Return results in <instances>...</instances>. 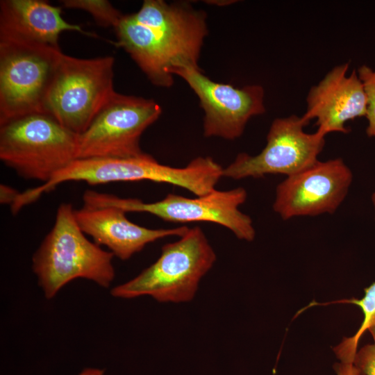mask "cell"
<instances>
[{
	"label": "cell",
	"mask_w": 375,
	"mask_h": 375,
	"mask_svg": "<svg viewBox=\"0 0 375 375\" xmlns=\"http://www.w3.org/2000/svg\"><path fill=\"white\" fill-rule=\"evenodd\" d=\"M115 44L124 49L155 85L169 88L172 69L199 67L208 34L206 16L187 2L145 0L135 12L123 15L115 28Z\"/></svg>",
	"instance_id": "cell-1"
},
{
	"label": "cell",
	"mask_w": 375,
	"mask_h": 375,
	"mask_svg": "<svg viewBox=\"0 0 375 375\" xmlns=\"http://www.w3.org/2000/svg\"><path fill=\"white\" fill-rule=\"evenodd\" d=\"M113 256L85 237L72 206L64 203L58 208L52 229L33 256V269L49 299L78 278L109 287L115 278Z\"/></svg>",
	"instance_id": "cell-2"
},
{
	"label": "cell",
	"mask_w": 375,
	"mask_h": 375,
	"mask_svg": "<svg viewBox=\"0 0 375 375\" xmlns=\"http://www.w3.org/2000/svg\"><path fill=\"white\" fill-rule=\"evenodd\" d=\"M223 168L210 157H198L185 167H173L158 162L146 153L137 158L76 159L42 185L30 189L36 201L42 194L67 181H85L90 185L122 181H151L183 188L197 196L214 190Z\"/></svg>",
	"instance_id": "cell-3"
},
{
	"label": "cell",
	"mask_w": 375,
	"mask_h": 375,
	"mask_svg": "<svg viewBox=\"0 0 375 375\" xmlns=\"http://www.w3.org/2000/svg\"><path fill=\"white\" fill-rule=\"evenodd\" d=\"M215 260V253L201 228H189L178 240L165 244L155 262L112 288L111 294L122 299L148 295L162 303L188 302Z\"/></svg>",
	"instance_id": "cell-4"
},
{
	"label": "cell",
	"mask_w": 375,
	"mask_h": 375,
	"mask_svg": "<svg viewBox=\"0 0 375 375\" xmlns=\"http://www.w3.org/2000/svg\"><path fill=\"white\" fill-rule=\"evenodd\" d=\"M0 159L19 176L45 183L76 159L78 135L47 113L0 125Z\"/></svg>",
	"instance_id": "cell-5"
},
{
	"label": "cell",
	"mask_w": 375,
	"mask_h": 375,
	"mask_svg": "<svg viewBox=\"0 0 375 375\" xmlns=\"http://www.w3.org/2000/svg\"><path fill=\"white\" fill-rule=\"evenodd\" d=\"M63 53L60 49L0 40V125L46 113V103Z\"/></svg>",
	"instance_id": "cell-6"
},
{
	"label": "cell",
	"mask_w": 375,
	"mask_h": 375,
	"mask_svg": "<svg viewBox=\"0 0 375 375\" xmlns=\"http://www.w3.org/2000/svg\"><path fill=\"white\" fill-rule=\"evenodd\" d=\"M112 56L79 58L62 54L49 91L46 113L80 135L115 92Z\"/></svg>",
	"instance_id": "cell-7"
},
{
	"label": "cell",
	"mask_w": 375,
	"mask_h": 375,
	"mask_svg": "<svg viewBox=\"0 0 375 375\" xmlns=\"http://www.w3.org/2000/svg\"><path fill=\"white\" fill-rule=\"evenodd\" d=\"M247 197L245 189L240 187L226 191L215 189L192 199L168 194L160 201L145 203L138 199L121 198L88 190L83 201L85 207L112 206L126 212H148L168 222L216 223L229 229L238 239L251 242L256 236L252 219L239 209Z\"/></svg>",
	"instance_id": "cell-8"
},
{
	"label": "cell",
	"mask_w": 375,
	"mask_h": 375,
	"mask_svg": "<svg viewBox=\"0 0 375 375\" xmlns=\"http://www.w3.org/2000/svg\"><path fill=\"white\" fill-rule=\"evenodd\" d=\"M154 100L115 92L78 135L76 159L140 157L143 132L160 117Z\"/></svg>",
	"instance_id": "cell-9"
},
{
	"label": "cell",
	"mask_w": 375,
	"mask_h": 375,
	"mask_svg": "<svg viewBox=\"0 0 375 375\" xmlns=\"http://www.w3.org/2000/svg\"><path fill=\"white\" fill-rule=\"evenodd\" d=\"M303 116L276 118L267 135V143L257 155L238 154L223 169V176L233 179L260 178L267 174H295L315 163L325 144V135L308 133L309 124Z\"/></svg>",
	"instance_id": "cell-10"
},
{
	"label": "cell",
	"mask_w": 375,
	"mask_h": 375,
	"mask_svg": "<svg viewBox=\"0 0 375 375\" xmlns=\"http://www.w3.org/2000/svg\"><path fill=\"white\" fill-rule=\"evenodd\" d=\"M171 74L182 78L199 98L203 110V135L234 140L242 135L249 120L262 115L265 90L260 85L240 88L215 82L200 67L183 66Z\"/></svg>",
	"instance_id": "cell-11"
},
{
	"label": "cell",
	"mask_w": 375,
	"mask_h": 375,
	"mask_svg": "<svg viewBox=\"0 0 375 375\" xmlns=\"http://www.w3.org/2000/svg\"><path fill=\"white\" fill-rule=\"evenodd\" d=\"M352 179V172L342 158L317 160L276 186L273 209L284 220L334 213Z\"/></svg>",
	"instance_id": "cell-12"
},
{
	"label": "cell",
	"mask_w": 375,
	"mask_h": 375,
	"mask_svg": "<svg viewBox=\"0 0 375 375\" xmlns=\"http://www.w3.org/2000/svg\"><path fill=\"white\" fill-rule=\"evenodd\" d=\"M349 63L334 67L315 85L307 97V109L302 115L310 122L316 119L317 131L347 133L346 124L365 117L367 97L357 71L348 74Z\"/></svg>",
	"instance_id": "cell-13"
},
{
	"label": "cell",
	"mask_w": 375,
	"mask_h": 375,
	"mask_svg": "<svg viewBox=\"0 0 375 375\" xmlns=\"http://www.w3.org/2000/svg\"><path fill=\"white\" fill-rule=\"evenodd\" d=\"M74 215L85 234L91 236L97 244L107 247L114 256L123 260L129 259L151 242L172 235L181 237L189 229L187 226L147 228L131 222L125 211L112 206H83L74 209Z\"/></svg>",
	"instance_id": "cell-14"
},
{
	"label": "cell",
	"mask_w": 375,
	"mask_h": 375,
	"mask_svg": "<svg viewBox=\"0 0 375 375\" xmlns=\"http://www.w3.org/2000/svg\"><path fill=\"white\" fill-rule=\"evenodd\" d=\"M65 31L85 32L65 21L60 8L41 0H1L0 40L22 42L60 49L58 38Z\"/></svg>",
	"instance_id": "cell-15"
},
{
	"label": "cell",
	"mask_w": 375,
	"mask_h": 375,
	"mask_svg": "<svg viewBox=\"0 0 375 375\" xmlns=\"http://www.w3.org/2000/svg\"><path fill=\"white\" fill-rule=\"evenodd\" d=\"M344 301L358 306L363 313V320L356 333L351 337L344 338L336 346L342 356L353 358L365 332L375 326V282L365 289V294L361 299H351Z\"/></svg>",
	"instance_id": "cell-16"
},
{
	"label": "cell",
	"mask_w": 375,
	"mask_h": 375,
	"mask_svg": "<svg viewBox=\"0 0 375 375\" xmlns=\"http://www.w3.org/2000/svg\"><path fill=\"white\" fill-rule=\"evenodd\" d=\"M60 2L65 8L88 12L104 27L115 28L124 15L106 0H62Z\"/></svg>",
	"instance_id": "cell-17"
},
{
	"label": "cell",
	"mask_w": 375,
	"mask_h": 375,
	"mask_svg": "<svg viewBox=\"0 0 375 375\" xmlns=\"http://www.w3.org/2000/svg\"><path fill=\"white\" fill-rule=\"evenodd\" d=\"M357 73L362 83L367 97L365 117L368 124L366 133L368 137H375V69L363 65L358 68Z\"/></svg>",
	"instance_id": "cell-18"
},
{
	"label": "cell",
	"mask_w": 375,
	"mask_h": 375,
	"mask_svg": "<svg viewBox=\"0 0 375 375\" xmlns=\"http://www.w3.org/2000/svg\"><path fill=\"white\" fill-rule=\"evenodd\" d=\"M369 331L372 337V343L357 351L353 364L363 375H375V326Z\"/></svg>",
	"instance_id": "cell-19"
},
{
	"label": "cell",
	"mask_w": 375,
	"mask_h": 375,
	"mask_svg": "<svg viewBox=\"0 0 375 375\" xmlns=\"http://www.w3.org/2000/svg\"><path fill=\"white\" fill-rule=\"evenodd\" d=\"M20 192L6 185L0 186V202L1 204H10L15 201Z\"/></svg>",
	"instance_id": "cell-20"
},
{
	"label": "cell",
	"mask_w": 375,
	"mask_h": 375,
	"mask_svg": "<svg viewBox=\"0 0 375 375\" xmlns=\"http://www.w3.org/2000/svg\"><path fill=\"white\" fill-rule=\"evenodd\" d=\"M336 375H363L353 362H339L333 365Z\"/></svg>",
	"instance_id": "cell-21"
},
{
	"label": "cell",
	"mask_w": 375,
	"mask_h": 375,
	"mask_svg": "<svg viewBox=\"0 0 375 375\" xmlns=\"http://www.w3.org/2000/svg\"><path fill=\"white\" fill-rule=\"evenodd\" d=\"M104 370L98 368L88 367L84 369L78 375H103Z\"/></svg>",
	"instance_id": "cell-22"
},
{
	"label": "cell",
	"mask_w": 375,
	"mask_h": 375,
	"mask_svg": "<svg viewBox=\"0 0 375 375\" xmlns=\"http://www.w3.org/2000/svg\"><path fill=\"white\" fill-rule=\"evenodd\" d=\"M372 201L374 208V217H375V192L372 195Z\"/></svg>",
	"instance_id": "cell-23"
}]
</instances>
